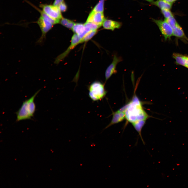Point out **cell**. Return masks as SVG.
Wrapping results in <instances>:
<instances>
[{"label": "cell", "instance_id": "44dd1931", "mask_svg": "<svg viewBox=\"0 0 188 188\" xmlns=\"http://www.w3.org/2000/svg\"><path fill=\"white\" fill-rule=\"evenodd\" d=\"M161 12L163 15L165 19H166L170 16L173 15V14L170 10L162 9H161Z\"/></svg>", "mask_w": 188, "mask_h": 188}, {"label": "cell", "instance_id": "cb8c5ba5", "mask_svg": "<svg viewBox=\"0 0 188 188\" xmlns=\"http://www.w3.org/2000/svg\"><path fill=\"white\" fill-rule=\"evenodd\" d=\"M63 0H55L53 5L57 7H58L59 5L63 2Z\"/></svg>", "mask_w": 188, "mask_h": 188}, {"label": "cell", "instance_id": "ba28073f", "mask_svg": "<svg viewBox=\"0 0 188 188\" xmlns=\"http://www.w3.org/2000/svg\"><path fill=\"white\" fill-rule=\"evenodd\" d=\"M122 60V59L121 57L117 56L116 55H114L112 62L107 68L105 72V77L106 81L113 74L117 73L116 68L117 64Z\"/></svg>", "mask_w": 188, "mask_h": 188}, {"label": "cell", "instance_id": "d4e9b609", "mask_svg": "<svg viewBox=\"0 0 188 188\" xmlns=\"http://www.w3.org/2000/svg\"><path fill=\"white\" fill-rule=\"evenodd\" d=\"M165 0L166 1H167L168 2H170L171 3H173V2H175L177 0Z\"/></svg>", "mask_w": 188, "mask_h": 188}, {"label": "cell", "instance_id": "484cf974", "mask_svg": "<svg viewBox=\"0 0 188 188\" xmlns=\"http://www.w3.org/2000/svg\"><path fill=\"white\" fill-rule=\"evenodd\" d=\"M145 0L148 2L150 3H151L154 2V0Z\"/></svg>", "mask_w": 188, "mask_h": 188}, {"label": "cell", "instance_id": "e0dca14e", "mask_svg": "<svg viewBox=\"0 0 188 188\" xmlns=\"http://www.w3.org/2000/svg\"><path fill=\"white\" fill-rule=\"evenodd\" d=\"M60 23L61 25L71 29L75 24L73 21L63 18L61 19Z\"/></svg>", "mask_w": 188, "mask_h": 188}, {"label": "cell", "instance_id": "5bb4252c", "mask_svg": "<svg viewBox=\"0 0 188 188\" xmlns=\"http://www.w3.org/2000/svg\"><path fill=\"white\" fill-rule=\"evenodd\" d=\"M160 9L170 10L172 8L173 3L168 2L165 0H157L151 3Z\"/></svg>", "mask_w": 188, "mask_h": 188}, {"label": "cell", "instance_id": "6da1fadb", "mask_svg": "<svg viewBox=\"0 0 188 188\" xmlns=\"http://www.w3.org/2000/svg\"><path fill=\"white\" fill-rule=\"evenodd\" d=\"M124 113L125 118L132 124L139 121H145L149 117L136 96L125 106Z\"/></svg>", "mask_w": 188, "mask_h": 188}, {"label": "cell", "instance_id": "ffe728a7", "mask_svg": "<svg viewBox=\"0 0 188 188\" xmlns=\"http://www.w3.org/2000/svg\"><path fill=\"white\" fill-rule=\"evenodd\" d=\"M84 25L85 26L89 28L91 30H97L100 27L98 25L90 22H86Z\"/></svg>", "mask_w": 188, "mask_h": 188}, {"label": "cell", "instance_id": "8fae6325", "mask_svg": "<svg viewBox=\"0 0 188 188\" xmlns=\"http://www.w3.org/2000/svg\"><path fill=\"white\" fill-rule=\"evenodd\" d=\"M125 118L124 111L121 108L113 113V117L111 122L105 128L111 126L122 121Z\"/></svg>", "mask_w": 188, "mask_h": 188}, {"label": "cell", "instance_id": "9a60e30c", "mask_svg": "<svg viewBox=\"0 0 188 188\" xmlns=\"http://www.w3.org/2000/svg\"><path fill=\"white\" fill-rule=\"evenodd\" d=\"M172 55L173 57L175 60V63L177 64L184 67V55L178 53H174Z\"/></svg>", "mask_w": 188, "mask_h": 188}, {"label": "cell", "instance_id": "277c9868", "mask_svg": "<svg viewBox=\"0 0 188 188\" xmlns=\"http://www.w3.org/2000/svg\"><path fill=\"white\" fill-rule=\"evenodd\" d=\"M36 22L39 25L42 32L41 36L36 43L38 44H41L45 39L47 33L52 29L54 25L41 15Z\"/></svg>", "mask_w": 188, "mask_h": 188}, {"label": "cell", "instance_id": "52a82bcc", "mask_svg": "<svg viewBox=\"0 0 188 188\" xmlns=\"http://www.w3.org/2000/svg\"><path fill=\"white\" fill-rule=\"evenodd\" d=\"M81 39L76 34H74L72 37L71 43L67 49L63 52L58 55L55 59L54 63L58 64L62 61L70 52L78 44L80 43Z\"/></svg>", "mask_w": 188, "mask_h": 188}, {"label": "cell", "instance_id": "5b68a950", "mask_svg": "<svg viewBox=\"0 0 188 188\" xmlns=\"http://www.w3.org/2000/svg\"><path fill=\"white\" fill-rule=\"evenodd\" d=\"M152 20L158 26L165 40L170 39L171 37L173 36V29L165 21L162 20H156L153 19Z\"/></svg>", "mask_w": 188, "mask_h": 188}, {"label": "cell", "instance_id": "9c48e42d", "mask_svg": "<svg viewBox=\"0 0 188 188\" xmlns=\"http://www.w3.org/2000/svg\"><path fill=\"white\" fill-rule=\"evenodd\" d=\"M105 19L103 13L96 12L92 10L86 22L93 23L100 27Z\"/></svg>", "mask_w": 188, "mask_h": 188}, {"label": "cell", "instance_id": "7402d4cb", "mask_svg": "<svg viewBox=\"0 0 188 188\" xmlns=\"http://www.w3.org/2000/svg\"><path fill=\"white\" fill-rule=\"evenodd\" d=\"M58 7L60 11L62 12H64L67 10V6L64 2L61 3Z\"/></svg>", "mask_w": 188, "mask_h": 188}, {"label": "cell", "instance_id": "8992f818", "mask_svg": "<svg viewBox=\"0 0 188 188\" xmlns=\"http://www.w3.org/2000/svg\"><path fill=\"white\" fill-rule=\"evenodd\" d=\"M40 7L48 16L54 19L60 20L62 18L61 11L58 7L47 4H40Z\"/></svg>", "mask_w": 188, "mask_h": 188}, {"label": "cell", "instance_id": "3957f363", "mask_svg": "<svg viewBox=\"0 0 188 188\" xmlns=\"http://www.w3.org/2000/svg\"><path fill=\"white\" fill-rule=\"evenodd\" d=\"M88 90L89 97L94 102L102 99L107 93L104 84L98 81L92 83L88 86Z\"/></svg>", "mask_w": 188, "mask_h": 188}, {"label": "cell", "instance_id": "30bf717a", "mask_svg": "<svg viewBox=\"0 0 188 188\" xmlns=\"http://www.w3.org/2000/svg\"><path fill=\"white\" fill-rule=\"evenodd\" d=\"M73 31L80 37L81 39L88 32L91 31L84 24L81 23H75L72 29Z\"/></svg>", "mask_w": 188, "mask_h": 188}, {"label": "cell", "instance_id": "603a6c76", "mask_svg": "<svg viewBox=\"0 0 188 188\" xmlns=\"http://www.w3.org/2000/svg\"><path fill=\"white\" fill-rule=\"evenodd\" d=\"M184 67L188 68V56L184 55Z\"/></svg>", "mask_w": 188, "mask_h": 188}, {"label": "cell", "instance_id": "ac0fdd59", "mask_svg": "<svg viewBox=\"0 0 188 188\" xmlns=\"http://www.w3.org/2000/svg\"><path fill=\"white\" fill-rule=\"evenodd\" d=\"M105 0H99L98 3L94 7L93 10L97 12L103 13Z\"/></svg>", "mask_w": 188, "mask_h": 188}, {"label": "cell", "instance_id": "2e32d148", "mask_svg": "<svg viewBox=\"0 0 188 188\" xmlns=\"http://www.w3.org/2000/svg\"><path fill=\"white\" fill-rule=\"evenodd\" d=\"M97 32V30H91L87 33L84 37L81 39L80 43L87 42L92 38Z\"/></svg>", "mask_w": 188, "mask_h": 188}, {"label": "cell", "instance_id": "7a4b0ae2", "mask_svg": "<svg viewBox=\"0 0 188 188\" xmlns=\"http://www.w3.org/2000/svg\"><path fill=\"white\" fill-rule=\"evenodd\" d=\"M40 90H38L31 97L23 102L20 108L16 113V121L30 119L33 117L36 109L34 99Z\"/></svg>", "mask_w": 188, "mask_h": 188}, {"label": "cell", "instance_id": "4fadbf2b", "mask_svg": "<svg viewBox=\"0 0 188 188\" xmlns=\"http://www.w3.org/2000/svg\"><path fill=\"white\" fill-rule=\"evenodd\" d=\"M173 36L184 41L188 42V39L186 37L182 27L178 24L173 29Z\"/></svg>", "mask_w": 188, "mask_h": 188}, {"label": "cell", "instance_id": "7c38bea8", "mask_svg": "<svg viewBox=\"0 0 188 188\" xmlns=\"http://www.w3.org/2000/svg\"><path fill=\"white\" fill-rule=\"evenodd\" d=\"M122 25V24L120 22L110 19H105L103 24L104 29L112 31L115 29L120 28Z\"/></svg>", "mask_w": 188, "mask_h": 188}, {"label": "cell", "instance_id": "d6986e66", "mask_svg": "<svg viewBox=\"0 0 188 188\" xmlns=\"http://www.w3.org/2000/svg\"><path fill=\"white\" fill-rule=\"evenodd\" d=\"M164 20L173 29L178 24L173 15L172 16L167 19H165Z\"/></svg>", "mask_w": 188, "mask_h": 188}]
</instances>
